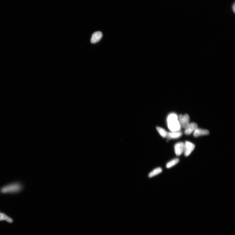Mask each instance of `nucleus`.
Here are the masks:
<instances>
[{
  "mask_svg": "<svg viewBox=\"0 0 235 235\" xmlns=\"http://www.w3.org/2000/svg\"><path fill=\"white\" fill-rule=\"evenodd\" d=\"M167 124L169 129L171 132L180 131L181 129L178 121V117L175 113L170 114L168 117Z\"/></svg>",
  "mask_w": 235,
  "mask_h": 235,
  "instance_id": "f257e3e1",
  "label": "nucleus"
},
{
  "mask_svg": "<svg viewBox=\"0 0 235 235\" xmlns=\"http://www.w3.org/2000/svg\"><path fill=\"white\" fill-rule=\"evenodd\" d=\"M21 186L18 183H15L3 187L1 190L3 193H10L18 191L21 189Z\"/></svg>",
  "mask_w": 235,
  "mask_h": 235,
  "instance_id": "f03ea898",
  "label": "nucleus"
},
{
  "mask_svg": "<svg viewBox=\"0 0 235 235\" xmlns=\"http://www.w3.org/2000/svg\"><path fill=\"white\" fill-rule=\"evenodd\" d=\"M178 121L181 128L186 129L190 123V116L187 114L183 115L181 114L178 117Z\"/></svg>",
  "mask_w": 235,
  "mask_h": 235,
  "instance_id": "7ed1b4c3",
  "label": "nucleus"
},
{
  "mask_svg": "<svg viewBox=\"0 0 235 235\" xmlns=\"http://www.w3.org/2000/svg\"><path fill=\"white\" fill-rule=\"evenodd\" d=\"M195 145L189 142H186L185 143L184 153L186 156H189L195 148Z\"/></svg>",
  "mask_w": 235,
  "mask_h": 235,
  "instance_id": "20e7f679",
  "label": "nucleus"
},
{
  "mask_svg": "<svg viewBox=\"0 0 235 235\" xmlns=\"http://www.w3.org/2000/svg\"><path fill=\"white\" fill-rule=\"evenodd\" d=\"M185 143L183 142L177 143L174 146L175 152L177 156L181 155L184 152Z\"/></svg>",
  "mask_w": 235,
  "mask_h": 235,
  "instance_id": "39448f33",
  "label": "nucleus"
},
{
  "mask_svg": "<svg viewBox=\"0 0 235 235\" xmlns=\"http://www.w3.org/2000/svg\"><path fill=\"white\" fill-rule=\"evenodd\" d=\"M197 124L194 123H191L189 124L185 129V133L186 135H190L198 128Z\"/></svg>",
  "mask_w": 235,
  "mask_h": 235,
  "instance_id": "423d86ee",
  "label": "nucleus"
},
{
  "mask_svg": "<svg viewBox=\"0 0 235 235\" xmlns=\"http://www.w3.org/2000/svg\"><path fill=\"white\" fill-rule=\"evenodd\" d=\"M102 36V34L100 32H97L93 33L91 39L92 44H95L99 41Z\"/></svg>",
  "mask_w": 235,
  "mask_h": 235,
  "instance_id": "0eeeda50",
  "label": "nucleus"
},
{
  "mask_svg": "<svg viewBox=\"0 0 235 235\" xmlns=\"http://www.w3.org/2000/svg\"><path fill=\"white\" fill-rule=\"evenodd\" d=\"M209 134V132L207 130L197 128L194 131L193 135L195 137H197L202 136L208 135Z\"/></svg>",
  "mask_w": 235,
  "mask_h": 235,
  "instance_id": "6e6552de",
  "label": "nucleus"
},
{
  "mask_svg": "<svg viewBox=\"0 0 235 235\" xmlns=\"http://www.w3.org/2000/svg\"><path fill=\"white\" fill-rule=\"evenodd\" d=\"M182 135V132L180 131L171 132L168 133L167 137L168 139H177L181 137Z\"/></svg>",
  "mask_w": 235,
  "mask_h": 235,
  "instance_id": "1a4fd4ad",
  "label": "nucleus"
},
{
  "mask_svg": "<svg viewBox=\"0 0 235 235\" xmlns=\"http://www.w3.org/2000/svg\"><path fill=\"white\" fill-rule=\"evenodd\" d=\"M6 220L8 223H12L13 222V220L10 217H8L4 213H0V221Z\"/></svg>",
  "mask_w": 235,
  "mask_h": 235,
  "instance_id": "9d476101",
  "label": "nucleus"
},
{
  "mask_svg": "<svg viewBox=\"0 0 235 235\" xmlns=\"http://www.w3.org/2000/svg\"><path fill=\"white\" fill-rule=\"evenodd\" d=\"M162 171V169L160 168H158L153 170L152 172L149 174V178H152L155 176L156 175L161 173Z\"/></svg>",
  "mask_w": 235,
  "mask_h": 235,
  "instance_id": "9b49d317",
  "label": "nucleus"
},
{
  "mask_svg": "<svg viewBox=\"0 0 235 235\" xmlns=\"http://www.w3.org/2000/svg\"><path fill=\"white\" fill-rule=\"evenodd\" d=\"M156 129L162 137L164 138L167 137L168 132L163 128L159 127H157Z\"/></svg>",
  "mask_w": 235,
  "mask_h": 235,
  "instance_id": "f8f14e48",
  "label": "nucleus"
},
{
  "mask_svg": "<svg viewBox=\"0 0 235 235\" xmlns=\"http://www.w3.org/2000/svg\"><path fill=\"white\" fill-rule=\"evenodd\" d=\"M179 161L178 159H175L170 161L166 165V167L170 168L177 164Z\"/></svg>",
  "mask_w": 235,
  "mask_h": 235,
  "instance_id": "ddd939ff",
  "label": "nucleus"
},
{
  "mask_svg": "<svg viewBox=\"0 0 235 235\" xmlns=\"http://www.w3.org/2000/svg\"><path fill=\"white\" fill-rule=\"evenodd\" d=\"M232 9H233V11L234 12H235V4L234 3L233 4V6Z\"/></svg>",
  "mask_w": 235,
  "mask_h": 235,
  "instance_id": "4468645a",
  "label": "nucleus"
}]
</instances>
